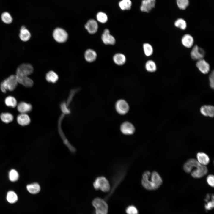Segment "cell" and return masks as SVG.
<instances>
[{
  "mask_svg": "<svg viewBox=\"0 0 214 214\" xmlns=\"http://www.w3.org/2000/svg\"><path fill=\"white\" fill-rule=\"evenodd\" d=\"M53 36L56 42L63 43L67 41L68 35L64 29L62 28L57 27L54 30L53 32Z\"/></svg>",
  "mask_w": 214,
  "mask_h": 214,
  "instance_id": "obj_6",
  "label": "cell"
},
{
  "mask_svg": "<svg viewBox=\"0 0 214 214\" xmlns=\"http://www.w3.org/2000/svg\"><path fill=\"white\" fill-rule=\"evenodd\" d=\"M196 65L199 70L203 74H207L210 70V64L204 59L197 61Z\"/></svg>",
  "mask_w": 214,
  "mask_h": 214,
  "instance_id": "obj_10",
  "label": "cell"
},
{
  "mask_svg": "<svg viewBox=\"0 0 214 214\" xmlns=\"http://www.w3.org/2000/svg\"><path fill=\"white\" fill-rule=\"evenodd\" d=\"M85 28L89 34H93L97 32L98 25L95 20L91 19L88 20L86 23Z\"/></svg>",
  "mask_w": 214,
  "mask_h": 214,
  "instance_id": "obj_14",
  "label": "cell"
},
{
  "mask_svg": "<svg viewBox=\"0 0 214 214\" xmlns=\"http://www.w3.org/2000/svg\"><path fill=\"white\" fill-rule=\"evenodd\" d=\"M116 109L119 114H125L129 110V106L127 102L123 100H118L115 104Z\"/></svg>",
  "mask_w": 214,
  "mask_h": 214,
  "instance_id": "obj_9",
  "label": "cell"
},
{
  "mask_svg": "<svg viewBox=\"0 0 214 214\" xmlns=\"http://www.w3.org/2000/svg\"><path fill=\"white\" fill-rule=\"evenodd\" d=\"M18 111L21 113L26 114L30 112L32 109V105L24 102H20L17 105Z\"/></svg>",
  "mask_w": 214,
  "mask_h": 214,
  "instance_id": "obj_17",
  "label": "cell"
},
{
  "mask_svg": "<svg viewBox=\"0 0 214 214\" xmlns=\"http://www.w3.org/2000/svg\"><path fill=\"white\" fill-rule=\"evenodd\" d=\"M176 3L180 9L185 10L188 6L189 1L188 0H176Z\"/></svg>",
  "mask_w": 214,
  "mask_h": 214,
  "instance_id": "obj_35",
  "label": "cell"
},
{
  "mask_svg": "<svg viewBox=\"0 0 214 214\" xmlns=\"http://www.w3.org/2000/svg\"><path fill=\"white\" fill-rule=\"evenodd\" d=\"M205 53V51L203 48L196 45L192 47L190 52V56L192 60L197 61L203 59Z\"/></svg>",
  "mask_w": 214,
  "mask_h": 214,
  "instance_id": "obj_8",
  "label": "cell"
},
{
  "mask_svg": "<svg viewBox=\"0 0 214 214\" xmlns=\"http://www.w3.org/2000/svg\"><path fill=\"white\" fill-rule=\"evenodd\" d=\"M155 0H142L140 10L143 12H149L155 7Z\"/></svg>",
  "mask_w": 214,
  "mask_h": 214,
  "instance_id": "obj_12",
  "label": "cell"
},
{
  "mask_svg": "<svg viewBox=\"0 0 214 214\" xmlns=\"http://www.w3.org/2000/svg\"><path fill=\"white\" fill-rule=\"evenodd\" d=\"M61 107L62 111L64 113L67 114L70 113V110L67 108V105L65 103H62L61 105Z\"/></svg>",
  "mask_w": 214,
  "mask_h": 214,
  "instance_id": "obj_41",
  "label": "cell"
},
{
  "mask_svg": "<svg viewBox=\"0 0 214 214\" xmlns=\"http://www.w3.org/2000/svg\"><path fill=\"white\" fill-rule=\"evenodd\" d=\"M201 114L204 116L207 117V105H204L202 106L200 109Z\"/></svg>",
  "mask_w": 214,
  "mask_h": 214,
  "instance_id": "obj_40",
  "label": "cell"
},
{
  "mask_svg": "<svg viewBox=\"0 0 214 214\" xmlns=\"http://www.w3.org/2000/svg\"><path fill=\"white\" fill-rule=\"evenodd\" d=\"M6 199L9 202L12 204L17 202L18 199V197L14 191H10L7 193Z\"/></svg>",
  "mask_w": 214,
  "mask_h": 214,
  "instance_id": "obj_29",
  "label": "cell"
},
{
  "mask_svg": "<svg viewBox=\"0 0 214 214\" xmlns=\"http://www.w3.org/2000/svg\"><path fill=\"white\" fill-rule=\"evenodd\" d=\"M197 160L201 164L206 166L210 162V158L208 155L204 153L199 152L196 155Z\"/></svg>",
  "mask_w": 214,
  "mask_h": 214,
  "instance_id": "obj_21",
  "label": "cell"
},
{
  "mask_svg": "<svg viewBox=\"0 0 214 214\" xmlns=\"http://www.w3.org/2000/svg\"><path fill=\"white\" fill-rule=\"evenodd\" d=\"M96 18L98 21L102 23L106 22L108 19L106 14L102 12H99L97 14Z\"/></svg>",
  "mask_w": 214,
  "mask_h": 214,
  "instance_id": "obj_33",
  "label": "cell"
},
{
  "mask_svg": "<svg viewBox=\"0 0 214 214\" xmlns=\"http://www.w3.org/2000/svg\"><path fill=\"white\" fill-rule=\"evenodd\" d=\"M17 120L19 124L22 126L28 125L30 122V118L26 114L21 113L17 118Z\"/></svg>",
  "mask_w": 214,
  "mask_h": 214,
  "instance_id": "obj_18",
  "label": "cell"
},
{
  "mask_svg": "<svg viewBox=\"0 0 214 214\" xmlns=\"http://www.w3.org/2000/svg\"><path fill=\"white\" fill-rule=\"evenodd\" d=\"M45 78L48 82L54 83L58 81L59 77L57 74L55 72L51 70L46 73Z\"/></svg>",
  "mask_w": 214,
  "mask_h": 214,
  "instance_id": "obj_24",
  "label": "cell"
},
{
  "mask_svg": "<svg viewBox=\"0 0 214 214\" xmlns=\"http://www.w3.org/2000/svg\"><path fill=\"white\" fill-rule=\"evenodd\" d=\"M97 56V55L96 52L91 49L86 50L84 53L85 59L87 62H92L95 61Z\"/></svg>",
  "mask_w": 214,
  "mask_h": 214,
  "instance_id": "obj_19",
  "label": "cell"
},
{
  "mask_svg": "<svg viewBox=\"0 0 214 214\" xmlns=\"http://www.w3.org/2000/svg\"><path fill=\"white\" fill-rule=\"evenodd\" d=\"M183 169L187 173H190L195 178H200L206 175L208 169L205 166L200 164L197 160L191 159L188 160L184 164Z\"/></svg>",
  "mask_w": 214,
  "mask_h": 214,
  "instance_id": "obj_2",
  "label": "cell"
},
{
  "mask_svg": "<svg viewBox=\"0 0 214 214\" xmlns=\"http://www.w3.org/2000/svg\"><path fill=\"white\" fill-rule=\"evenodd\" d=\"M120 130L123 134L126 135L132 134L135 131L133 125L128 122H125L121 125Z\"/></svg>",
  "mask_w": 214,
  "mask_h": 214,
  "instance_id": "obj_15",
  "label": "cell"
},
{
  "mask_svg": "<svg viewBox=\"0 0 214 214\" xmlns=\"http://www.w3.org/2000/svg\"><path fill=\"white\" fill-rule=\"evenodd\" d=\"M1 18L2 21L6 24H10L12 21V17L7 12H3L1 15Z\"/></svg>",
  "mask_w": 214,
  "mask_h": 214,
  "instance_id": "obj_32",
  "label": "cell"
},
{
  "mask_svg": "<svg viewBox=\"0 0 214 214\" xmlns=\"http://www.w3.org/2000/svg\"><path fill=\"white\" fill-rule=\"evenodd\" d=\"M143 49L144 53L146 56H150L152 54L153 52V48L150 43H144L143 45Z\"/></svg>",
  "mask_w": 214,
  "mask_h": 214,
  "instance_id": "obj_30",
  "label": "cell"
},
{
  "mask_svg": "<svg viewBox=\"0 0 214 214\" xmlns=\"http://www.w3.org/2000/svg\"><path fill=\"white\" fill-rule=\"evenodd\" d=\"M127 214H138V211L137 208L133 205L128 206L126 209Z\"/></svg>",
  "mask_w": 214,
  "mask_h": 214,
  "instance_id": "obj_36",
  "label": "cell"
},
{
  "mask_svg": "<svg viewBox=\"0 0 214 214\" xmlns=\"http://www.w3.org/2000/svg\"><path fill=\"white\" fill-rule=\"evenodd\" d=\"M162 180L159 174L154 171L144 172L141 180L142 186L148 190H155L159 188L162 183Z\"/></svg>",
  "mask_w": 214,
  "mask_h": 214,
  "instance_id": "obj_1",
  "label": "cell"
},
{
  "mask_svg": "<svg viewBox=\"0 0 214 214\" xmlns=\"http://www.w3.org/2000/svg\"><path fill=\"white\" fill-rule=\"evenodd\" d=\"M18 83L16 76L12 75L4 80L0 84V89L3 92L7 91H12L17 87Z\"/></svg>",
  "mask_w": 214,
  "mask_h": 214,
  "instance_id": "obj_3",
  "label": "cell"
},
{
  "mask_svg": "<svg viewBox=\"0 0 214 214\" xmlns=\"http://www.w3.org/2000/svg\"><path fill=\"white\" fill-rule=\"evenodd\" d=\"M175 26L182 30H185L187 27L186 21L183 19L180 18L176 20L174 23Z\"/></svg>",
  "mask_w": 214,
  "mask_h": 214,
  "instance_id": "obj_27",
  "label": "cell"
},
{
  "mask_svg": "<svg viewBox=\"0 0 214 214\" xmlns=\"http://www.w3.org/2000/svg\"><path fill=\"white\" fill-rule=\"evenodd\" d=\"M181 43L184 47L187 48H190L193 46L194 39L191 35L186 34L182 36Z\"/></svg>",
  "mask_w": 214,
  "mask_h": 214,
  "instance_id": "obj_13",
  "label": "cell"
},
{
  "mask_svg": "<svg viewBox=\"0 0 214 214\" xmlns=\"http://www.w3.org/2000/svg\"><path fill=\"white\" fill-rule=\"evenodd\" d=\"M145 68L146 70L150 72H154L157 69L156 64L153 61L150 60L147 61L145 64Z\"/></svg>",
  "mask_w": 214,
  "mask_h": 214,
  "instance_id": "obj_25",
  "label": "cell"
},
{
  "mask_svg": "<svg viewBox=\"0 0 214 214\" xmlns=\"http://www.w3.org/2000/svg\"><path fill=\"white\" fill-rule=\"evenodd\" d=\"M113 59L114 63L118 65L121 66L123 65L126 61L125 56L120 53L115 54L114 55Z\"/></svg>",
  "mask_w": 214,
  "mask_h": 214,
  "instance_id": "obj_22",
  "label": "cell"
},
{
  "mask_svg": "<svg viewBox=\"0 0 214 214\" xmlns=\"http://www.w3.org/2000/svg\"><path fill=\"white\" fill-rule=\"evenodd\" d=\"M209 84L210 87L213 89L214 87V71L213 70L210 73L209 76Z\"/></svg>",
  "mask_w": 214,
  "mask_h": 214,
  "instance_id": "obj_38",
  "label": "cell"
},
{
  "mask_svg": "<svg viewBox=\"0 0 214 214\" xmlns=\"http://www.w3.org/2000/svg\"><path fill=\"white\" fill-rule=\"evenodd\" d=\"M32 66L29 63H23L20 65L17 68L16 75L28 76L33 72Z\"/></svg>",
  "mask_w": 214,
  "mask_h": 214,
  "instance_id": "obj_7",
  "label": "cell"
},
{
  "mask_svg": "<svg viewBox=\"0 0 214 214\" xmlns=\"http://www.w3.org/2000/svg\"><path fill=\"white\" fill-rule=\"evenodd\" d=\"M5 103L7 106L12 108H15L17 105L16 99L11 96H8L5 100Z\"/></svg>",
  "mask_w": 214,
  "mask_h": 214,
  "instance_id": "obj_26",
  "label": "cell"
},
{
  "mask_svg": "<svg viewBox=\"0 0 214 214\" xmlns=\"http://www.w3.org/2000/svg\"><path fill=\"white\" fill-rule=\"evenodd\" d=\"M94 188L96 190H100L107 192L110 189L109 183L107 179L104 176H100L96 178L93 184Z\"/></svg>",
  "mask_w": 214,
  "mask_h": 214,
  "instance_id": "obj_5",
  "label": "cell"
},
{
  "mask_svg": "<svg viewBox=\"0 0 214 214\" xmlns=\"http://www.w3.org/2000/svg\"><path fill=\"white\" fill-rule=\"evenodd\" d=\"M207 116L213 117L214 116V107L211 105H207Z\"/></svg>",
  "mask_w": 214,
  "mask_h": 214,
  "instance_id": "obj_37",
  "label": "cell"
},
{
  "mask_svg": "<svg viewBox=\"0 0 214 214\" xmlns=\"http://www.w3.org/2000/svg\"><path fill=\"white\" fill-rule=\"evenodd\" d=\"M101 39L103 43L106 45H114L116 43L114 37L110 34L109 30L105 29L101 36Z\"/></svg>",
  "mask_w": 214,
  "mask_h": 214,
  "instance_id": "obj_11",
  "label": "cell"
},
{
  "mask_svg": "<svg viewBox=\"0 0 214 214\" xmlns=\"http://www.w3.org/2000/svg\"><path fill=\"white\" fill-rule=\"evenodd\" d=\"M16 76L18 83L26 87H30L33 86L34 84L33 81L28 76L17 75Z\"/></svg>",
  "mask_w": 214,
  "mask_h": 214,
  "instance_id": "obj_16",
  "label": "cell"
},
{
  "mask_svg": "<svg viewBox=\"0 0 214 214\" xmlns=\"http://www.w3.org/2000/svg\"><path fill=\"white\" fill-rule=\"evenodd\" d=\"M9 179L12 182L16 181L19 178V174L17 171L15 169L11 170L9 174Z\"/></svg>",
  "mask_w": 214,
  "mask_h": 214,
  "instance_id": "obj_34",
  "label": "cell"
},
{
  "mask_svg": "<svg viewBox=\"0 0 214 214\" xmlns=\"http://www.w3.org/2000/svg\"><path fill=\"white\" fill-rule=\"evenodd\" d=\"M26 188L28 192L32 194H36L39 193L41 190L40 185L37 183H34L27 185Z\"/></svg>",
  "mask_w": 214,
  "mask_h": 214,
  "instance_id": "obj_23",
  "label": "cell"
},
{
  "mask_svg": "<svg viewBox=\"0 0 214 214\" xmlns=\"http://www.w3.org/2000/svg\"><path fill=\"white\" fill-rule=\"evenodd\" d=\"M0 117L2 121L6 123L12 122L13 119V116L9 113H2L1 114Z\"/></svg>",
  "mask_w": 214,
  "mask_h": 214,
  "instance_id": "obj_28",
  "label": "cell"
},
{
  "mask_svg": "<svg viewBox=\"0 0 214 214\" xmlns=\"http://www.w3.org/2000/svg\"><path fill=\"white\" fill-rule=\"evenodd\" d=\"M19 36L21 40L26 42L30 38L31 34L30 32L25 26H22L20 29Z\"/></svg>",
  "mask_w": 214,
  "mask_h": 214,
  "instance_id": "obj_20",
  "label": "cell"
},
{
  "mask_svg": "<svg viewBox=\"0 0 214 214\" xmlns=\"http://www.w3.org/2000/svg\"><path fill=\"white\" fill-rule=\"evenodd\" d=\"M92 205L95 209V214H107L108 206L103 199L99 197L95 198L92 202Z\"/></svg>",
  "mask_w": 214,
  "mask_h": 214,
  "instance_id": "obj_4",
  "label": "cell"
},
{
  "mask_svg": "<svg viewBox=\"0 0 214 214\" xmlns=\"http://www.w3.org/2000/svg\"><path fill=\"white\" fill-rule=\"evenodd\" d=\"M132 3L130 0H122L119 3V6L122 10H129L130 9Z\"/></svg>",
  "mask_w": 214,
  "mask_h": 214,
  "instance_id": "obj_31",
  "label": "cell"
},
{
  "mask_svg": "<svg viewBox=\"0 0 214 214\" xmlns=\"http://www.w3.org/2000/svg\"><path fill=\"white\" fill-rule=\"evenodd\" d=\"M207 183L209 185L213 187L214 185V177L213 175L212 174L209 175L207 177Z\"/></svg>",
  "mask_w": 214,
  "mask_h": 214,
  "instance_id": "obj_39",
  "label": "cell"
}]
</instances>
